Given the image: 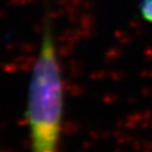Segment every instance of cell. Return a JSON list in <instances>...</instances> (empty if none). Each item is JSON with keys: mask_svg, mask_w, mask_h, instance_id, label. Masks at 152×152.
<instances>
[{"mask_svg": "<svg viewBox=\"0 0 152 152\" xmlns=\"http://www.w3.org/2000/svg\"><path fill=\"white\" fill-rule=\"evenodd\" d=\"M25 115L31 152H59L64 115V81L50 19L44 23L41 45L31 71Z\"/></svg>", "mask_w": 152, "mask_h": 152, "instance_id": "6da1fadb", "label": "cell"}, {"mask_svg": "<svg viewBox=\"0 0 152 152\" xmlns=\"http://www.w3.org/2000/svg\"><path fill=\"white\" fill-rule=\"evenodd\" d=\"M139 12L144 22L152 24V0H140Z\"/></svg>", "mask_w": 152, "mask_h": 152, "instance_id": "7a4b0ae2", "label": "cell"}]
</instances>
